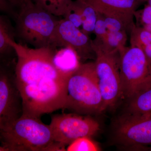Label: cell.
<instances>
[{"mask_svg": "<svg viewBox=\"0 0 151 151\" xmlns=\"http://www.w3.org/2000/svg\"><path fill=\"white\" fill-rule=\"evenodd\" d=\"M16 79L23 100V115L40 118L63 109L71 73L58 70L53 63L57 48H30L15 42Z\"/></svg>", "mask_w": 151, "mask_h": 151, "instance_id": "1", "label": "cell"}, {"mask_svg": "<svg viewBox=\"0 0 151 151\" xmlns=\"http://www.w3.org/2000/svg\"><path fill=\"white\" fill-rule=\"evenodd\" d=\"M0 139L1 151H66L55 142L49 125L25 115L0 128Z\"/></svg>", "mask_w": 151, "mask_h": 151, "instance_id": "2", "label": "cell"}, {"mask_svg": "<svg viewBox=\"0 0 151 151\" xmlns=\"http://www.w3.org/2000/svg\"><path fill=\"white\" fill-rule=\"evenodd\" d=\"M106 109L94 62L81 63L68 78L66 100L62 110L90 116L100 114Z\"/></svg>", "mask_w": 151, "mask_h": 151, "instance_id": "3", "label": "cell"}, {"mask_svg": "<svg viewBox=\"0 0 151 151\" xmlns=\"http://www.w3.org/2000/svg\"><path fill=\"white\" fill-rule=\"evenodd\" d=\"M34 3L20 10L14 20L16 37L34 48L52 46L59 20Z\"/></svg>", "mask_w": 151, "mask_h": 151, "instance_id": "4", "label": "cell"}, {"mask_svg": "<svg viewBox=\"0 0 151 151\" xmlns=\"http://www.w3.org/2000/svg\"><path fill=\"white\" fill-rule=\"evenodd\" d=\"M92 44L96 55L94 63L102 97L106 109L113 108L122 99L119 51L105 48L95 39L92 40Z\"/></svg>", "mask_w": 151, "mask_h": 151, "instance_id": "5", "label": "cell"}, {"mask_svg": "<svg viewBox=\"0 0 151 151\" xmlns=\"http://www.w3.org/2000/svg\"><path fill=\"white\" fill-rule=\"evenodd\" d=\"M113 142L123 150H151V117L126 112L113 122Z\"/></svg>", "mask_w": 151, "mask_h": 151, "instance_id": "6", "label": "cell"}, {"mask_svg": "<svg viewBox=\"0 0 151 151\" xmlns=\"http://www.w3.org/2000/svg\"><path fill=\"white\" fill-rule=\"evenodd\" d=\"M17 60H1L0 128L14 122L23 114L21 94L16 79Z\"/></svg>", "mask_w": 151, "mask_h": 151, "instance_id": "7", "label": "cell"}, {"mask_svg": "<svg viewBox=\"0 0 151 151\" xmlns=\"http://www.w3.org/2000/svg\"><path fill=\"white\" fill-rule=\"evenodd\" d=\"M122 99L129 98L135 90L151 76V66L142 50L125 47L119 51Z\"/></svg>", "mask_w": 151, "mask_h": 151, "instance_id": "8", "label": "cell"}, {"mask_svg": "<svg viewBox=\"0 0 151 151\" xmlns=\"http://www.w3.org/2000/svg\"><path fill=\"white\" fill-rule=\"evenodd\" d=\"M49 126L55 142L64 147L78 138L91 137L100 130L99 123L92 117L75 113L53 115Z\"/></svg>", "mask_w": 151, "mask_h": 151, "instance_id": "9", "label": "cell"}, {"mask_svg": "<svg viewBox=\"0 0 151 151\" xmlns=\"http://www.w3.org/2000/svg\"><path fill=\"white\" fill-rule=\"evenodd\" d=\"M52 46L71 47L76 52L81 61L96 58L92 40L88 35L64 18L59 20L57 25Z\"/></svg>", "mask_w": 151, "mask_h": 151, "instance_id": "10", "label": "cell"}, {"mask_svg": "<svg viewBox=\"0 0 151 151\" xmlns=\"http://www.w3.org/2000/svg\"><path fill=\"white\" fill-rule=\"evenodd\" d=\"M104 17L119 21L127 32L136 26L134 22L137 9L146 0H81Z\"/></svg>", "mask_w": 151, "mask_h": 151, "instance_id": "11", "label": "cell"}, {"mask_svg": "<svg viewBox=\"0 0 151 151\" xmlns=\"http://www.w3.org/2000/svg\"><path fill=\"white\" fill-rule=\"evenodd\" d=\"M127 113L151 117V76L127 99Z\"/></svg>", "mask_w": 151, "mask_h": 151, "instance_id": "12", "label": "cell"}, {"mask_svg": "<svg viewBox=\"0 0 151 151\" xmlns=\"http://www.w3.org/2000/svg\"><path fill=\"white\" fill-rule=\"evenodd\" d=\"M16 37L15 27L7 15L0 16V58L1 60L14 59L17 55L13 44Z\"/></svg>", "mask_w": 151, "mask_h": 151, "instance_id": "13", "label": "cell"}, {"mask_svg": "<svg viewBox=\"0 0 151 151\" xmlns=\"http://www.w3.org/2000/svg\"><path fill=\"white\" fill-rule=\"evenodd\" d=\"M53 61L58 70L65 73H72L82 63L76 52L70 47L57 49Z\"/></svg>", "mask_w": 151, "mask_h": 151, "instance_id": "14", "label": "cell"}, {"mask_svg": "<svg viewBox=\"0 0 151 151\" xmlns=\"http://www.w3.org/2000/svg\"><path fill=\"white\" fill-rule=\"evenodd\" d=\"M130 34L131 45L137 47L142 50L151 66V33L136 25Z\"/></svg>", "mask_w": 151, "mask_h": 151, "instance_id": "15", "label": "cell"}, {"mask_svg": "<svg viewBox=\"0 0 151 151\" xmlns=\"http://www.w3.org/2000/svg\"><path fill=\"white\" fill-rule=\"evenodd\" d=\"M73 3L81 14L83 21L82 31L87 35L94 32L97 18V12L92 6L81 0H75Z\"/></svg>", "mask_w": 151, "mask_h": 151, "instance_id": "16", "label": "cell"}, {"mask_svg": "<svg viewBox=\"0 0 151 151\" xmlns=\"http://www.w3.org/2000/svg\"><path fill=\"white\" fill-rule=\"evenodd\" d=\"M127 32L126 30L117 32H107L101 39H95L100 42L105 48L111 50L119 51L126 47L127 42Z\"/></svg>", "mask_w": 151, "mask_h": 151, "instance_id": "17", "label": "cell"}, {"mask_svg": "<svg viewBox=\"0 0 151 151\" xmlns=\"http://www.w3.org/2000/svg\"><path fill=\"white\" fill-rule=\"evenodd\" d=\"M36 5L56 17L65 16L73 3L72 0H33Z\"/></svg>", "mask_w": 151, "mask_h": 151, "instance_id": "18", "label": "cell"}, {"mask_svg": "<svg viewBox=\"0 0 151 151\" xmlns=\"http://www.w3.org/2000/svg\"><path fill=\"white\" fill-rule=\"evenodd\" d=\"M100 148L97 144L89 137L78 138L67 147L68 151H97Z\"/></svg>", "mask_w": 151, "mask_h": 151, "instance_id": "19", "label": "cell"}, {"mask_svg": "<svg viewBox=\"0 0 151 151\" xmlns=\"http://www.w3.org/2000/svg\"><path fill=\"white\" fill-rule=\"evenodd\" d=\"M135 16H137L141 27L151 33V7L147 5L140 12H136Z\"/></svg>", "mask_w": 151, "mask_h": 151, "instance_id": "20", "label": "cell"}, {"mask_svg": "<svg viewBox=\"0 0 151 151\" xmlns=\"http://www.w3.org/2000/svg\"><path fill=\"white\" fill-rule=\"evenodd\" d=\"M108 30L103 16L97 13V18L94 30L96 38H102L106 34Z\"/></svg>", "mask_w": 151, "mask_h": 151, "instance_id": "21", "label": "cell"}, {"mask_svg": "<svg viewBox=\"0 0 151 151\" xmlns=\"http://www.w3.org/2000/svg\"><path fill=\"white\" fill-rule=\"evenodd\" d=\"M104 21L108 31L117 32L123 30H126L122 23L117 19L109 17H104Z\"/></svg>", "mask_w": 151, "mask_h": 151, "instance_id": "22", "label": "cell"}, {"mask_svg": "<svg viewBox=\"0 0 151 151\" xmlns=\"http://www.w3.org/2000/svg\"><path fill=\"white\" fill-rule=\"evenodd\" d=\"M14 9H16L17 12L22 9L33 4V0H7ZM16 11V10H15Z\"/></svg>", "mask_w": 151, "mask_h": 151, "instance_id": "23", "label": "cell"}, {"mask_svg": "<svg viewBox=\"0 0 151 151\" xmlns=\"http://www.w3.org/2000/svg\"><path fill=\"white\" fill-rule=\"evenodd\" d=\"M148 5H149L151 7V0H147Z\"/></svg>", "mask_w": 151, "mask_h": 151, "instance_id": "24", "label": "cell"}]
</instances>
